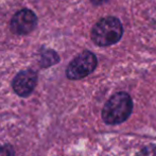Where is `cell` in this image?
Wrapping results in <instances>:
<instances>
[{
    "label": "cell",
    "mask_w": 156,
    "mask_h": 156,
    "mask_svg": "<svg viewBox=\"0 0 156 156\" xmlns=\"http://www.w3.org/2000/svg\"><path fill=\"white\" fill-rule=\"evenodd\" d=\"M0 156H15V150L11 144L0 147Z\"/></svg>",
    "instance_id": "8"
},
{
    "label": "cell",
    "mask_w": 156,
    "mask_h": 156,
    "mask_svg": "<svg viewBox=\"0 0 156 156\" xmlns=\"http://www.w3.org/2000/svg\"><path fill=\"white\" fill-rule=\"evenodd\" d=\"M98 65L96 55L90 51H83L69 63L66 76L69 80H81L94 72Z\"/></svg>",
    "instance_id": "3"
},
{
    "label": "cell",
    "mask_w": 156,
    "mask_h": 156,
    "mask_svg": "<svg viewBox=\"0 0 156 156\" xmlns=\"http://www.w3.org/2000/svg\"><path fill=\"white\" fill-rule=\"evenodd\" d=\"M37 84V73L32 69H26L18 72L12 82L15 94L19 97L30 96Z\"/></svg>",
    "instance_id": "5"
},
{
    "label": "cell",
    "mask_w": 156,
    "mask_h": 156,
    "mask_svg": "<svg viewBox=\"0 0 156 156\" xmlns=\"http://www.w3.org/2000/svg\"><path fill=\"white\" fill-rule=\"evenodd\" d=\"M107 0H91V2H93L94 4H96V5H100V4H103L105 3Z\"/></svg>",
    "instance_id": "9"
},
{
    "label": "cell",
    "mask_w": 156,
    "mask_h": 156,
    "mask_svg": "<svg viewBox=\"0 0 156 156\" xmlns=\"http://www.w3.org/2000/svg\"><path fill=\"white\" fill-rule=\"evenodd\" d=\"M37 23V17L31 10L23 9L15 13L11 20V30L18 35H26L35 29Z\"/></svg>",
    "instance_id": "4"
},
{
    "label": "cell",
    "mask_w": 156,
    "mask_h": 156,
    "mask_svg": "<svg viewBox=\"0 0 156 156\" xmlns=\"http://www.w3.org/2000/svg\"><path fill=\"white\" fill-rule=\"evenodd\" d=\"M60 61V58L58 55L55 53L54 51H46L41 54V67H50V66L54 65Z\"/></svg>",
    "instance_id": "6"
},
{
    "label": "cell",
    "mask_w": 156,
    "mask_h": 156,
    "mask_svg": "<svg viewBox=\"0 0 156 156\" xmlns=\"http://www.w3.org/2000/svg\"><path fill=\"white\" fill-rule=\"evenodd\" d=\"M136 156H156V144H149L142 148Z\"/></svg>",
    "instance_id": "7"
},
{
    "label": "cell",
    "mask_w": 156,
    "mask_h": 156,
    "mask_svg": "<svg viewBox=\"0 0 156 156\" xmlns=\"http://www.w3.org/2000/svg\"><path fill=\"white\" fill-rule=\"evenodd\" d=\"M123 27L117 17L107 16L100 19L91 29L90 36L96 45L101 47L114 45L121 39Z\"/></svg>",
    "instance_id": "2"
},
{
    "label": "cell",
    "mask_w": 156,
    "mask_h": 156,
    "mask_svg": "<svg viewBox=\"0 0 156 156\" xmlns=\"http://www.w3.org/2000/svg\"><path fill=\"white\" fill-rule=\"evenodd\" d=\"M133 100L124 91L111 97L102 109V119L106 124L115 125L126 121L133 112Z\"/></svg>",
    "instance_id": "1"
}]
</instances>
